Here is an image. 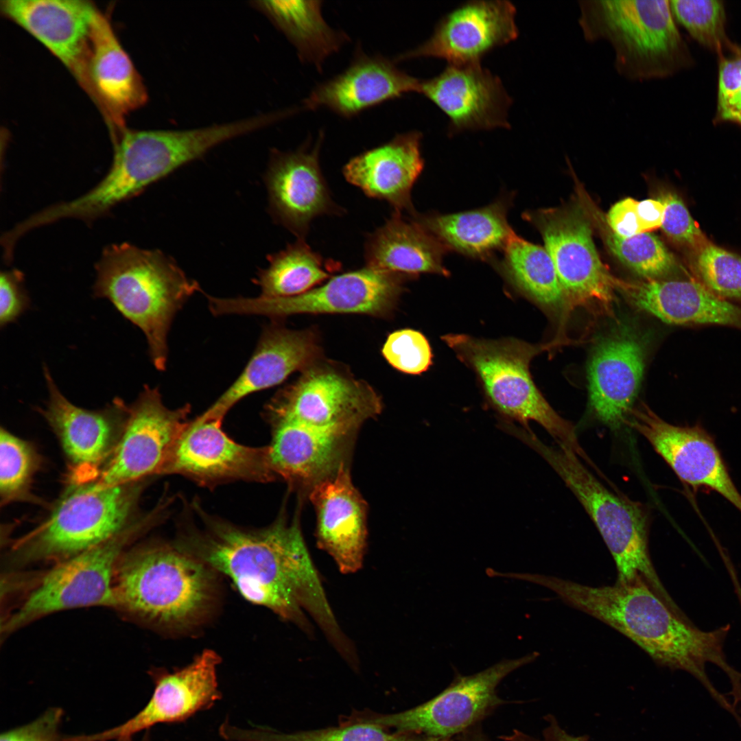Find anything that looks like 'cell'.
Instances as JSON below:
<instances>
[{
  "instance_id": "6da1fadb",
  "label": "cell",
  "mask_w": 741,
  "mask_h": 741,
  "mask_svg": "<svg viewBox=\"0 0 741 741\" xmlns=\"http://www.w3.org/2000/svg\"><path fill=\"white\" fill-rule=\"evenodd\" d=\"M204 528L193 530L178 547L228 576L248 601L265 607L311 633L306 611L327 636L340 626L304 541L296 517H279L268 527L249 530L200 514Z\"/></svg>"
},
{
  "instance_id": "603a6c76",
  "label": "cell",
  "mask_w": 741,
  "mask_h": 741,
  "mask_svg": "<svg viewBox=\"0 0 741 741\" xmlns=\"http://www.w3.org/2000/svg\"><path fill=\"white\" fill-rule=\"evenodd\" d=\"M219 663L214 651L205 650L182 669L173 672L153 670L154 689L146 705L124 723L87 735L86 740L132 737L158 723L182 721L209 708L220 698L216 677Z\"/></svg>"
},
{
  "instance_id": "f546056e",
  "label": "cell",
  "mask_w": 741,
  "mask_h": 741,
  "mask_svg": "<svg viewBox=\"0 0 741 741\" xmlns=\"http://www.w3.org/2000/svg\"><path fill=\"white\" fill-rule=\"evenodd\" d=\"M422 134L411 131L367 150L350 159L343 168L345 179L368 197L387 202L401 213L416 212L412 187L423 168Z\"/></svg>"
},
{
  "instance_id": "681fc988",
  "label": "cell",
  "mask_w": 741,
  "mask_h": 741,
  "mask_svg": "<svg viewBox=\"0 0 741 741\" xmlns=\"http://www.w3.org/2000/svg\"><path fill=\"white\" fill-rule=\"evenodd\" d=\"M637 211L639 225L643 233H650L661 227L665 205L659 199H646L637 202Z\"/></svg>"
},
{
  "instance_id": "4dcf8cb0",
  "label": "cell",
  "mask_w": 741,
  "mask_h": 741,
  "mask_svg": "<svg viewBox=\"0 0 741 741\" xmlns=\"http://www.w3.org/2000/svg\"><path fill=\"white\" fill-rule=\"evenodd\" d=\"M635 307L664 322L722 325L741 330V307L694 281H620L618 288Z\"/></svg>"
},
{
  "instance_id": "9c48e42d",
  "label": "cell",
  "mask_w": 741,
  "mask_h": 741,
  "mask_svg": "<svg viewBox=\"0 0 741 741\" xmlns=\"http://www.w3.org/2000/svg\"><path fill=\"white\" fill-rule=\"evenodd\" d=\"M193 156V143L183 131L124 130L115 140L111 166L100 182L81 196L50 205L45 218L49 224L64 219L91 223Z\"/></svg>"
},
{
  "instance_id": "52a82bcc",
  "label": "cell",
  "mask_w": 741,
  "mask_h": 741,
  "mask_svg": "<svg viewBox=\"0 0 741 741\" xmlns=\"http://www.w3.org/2000/svg\"><path fill=\"white\" fill-rule=\"evenodd\" d=\"M525 443L549 463L591 518L615 561L616 583L643 582L672 610L680 611L651 561L648 516L644 507L607 489L567 447L548 446L534 434L528 435Z\"/></svg>"
},
{
  "instance_id": "1f68e13d",
  "label": "cell",
  "mask_w": 741,
  "mask_h": 741,
  "mask_svg": "<svg viewBox=\"0 0 741 741\" xmlns=\"http://www.w3.org/2000/svg\"><path fill=\"white\" fill-rule=\"evenodd\" d=\"M447 248L414 220L394 212L369 234L364 245L366 266L403 275H448L443 264Z\"/></svg>"
},
{
  "instance_id": "9a60e30c",
  "label": "cell",
  "mask_w": 741,
  "mask_h": 741,
  "mask_svg": "<svg viewBox=\"0 0 741 741\" xmlns=\"http://www.w3.org/2000/svg\"><path fill=\"white\" fill-rule=\"evenodd\" d=\"M191 406L170 410L157 388L145 386L128 407L126 421L112 454L94 481L115 486L161 475L178 439L190 421Z\"/></svg>"
},
{
  "instance_id": "836d02e7",
  "label": "cell",
  "mask_w": 741,
  "mask_h": 741,
  "mask_svg": "<svg viewBox=\"0 0 741 741\" xmlns=\"http://www.w3.org/2000/svg\"><path fill=\"white\" fill-rule=\"evenodd\" d=\"M321 1H262L260 9L295 47L301 61L321 70L325 60L348 40L331 27L322 14Z\"/></svg>"
},
{
  "instance_id": "60d3db41",
  "label": "cell",
  "mask_w": 741,
  "mask_h": 741,
  "mask_svg": "<svg viewBox=\"0 0 741 741\" xmlns=\"http://www.w3.org/2000/svg\"><path fill=\"white\" fill-rule=\"evenodd\" d=\"M261 741H446L406 732L390 733L383 727L361 721L360 723L292 733H266Z\"/></svg>"
},
{
  "instance_id": "d590c367",
  "label": "cell",
  "mask_w": 741,
  "mask_h": 741,
  "mask_svg": "<svg viewBox=\"0 0 741 741\" xmlns=\"http://www.w3.org/2000/svg\"><path fill=\"white\" fill-rule=\"evenodd\" d=\"M268 266L254 280L261 296L285 298L304 294L331 278L335 263L325 259L305 242L298 239L285 248L268 257Z\"/></svg>"
},
{
  "instance_id": "7c38bea8",
  "label": "cell",
  "mask_w": 741,
  "mask_h": 741,
  "mask_svg": "<svg viewBox=\"0 0 741 741\" xmlns=\"http://www.w3.org/2000/svg\"><path fill=\"white\" fill-rule=\"evenodd\" d=\"M532 653L504 659L471 675L457 674L438 694L414 707L362 721L399 732L414 733L447 740L460 735L505 703L497 688L510 673L537 657Z\"/></svg>"
},
{
  "instance_id": "d4e9b609",
  "label": "cell",
  "mask_w": 741,
  "mask_h": 741,
  "mask_svg": "<svg viewBox=\"0 0 741 741\" xmlns=\"http://www.w3.org/2000/svg\"><path fill=\"white\" fill-rule=\"evenodd\" d=\"M0 10L44 45L83 85L92 26L99 11L92 2L3 0Z\"/></svg>"
},
{
  "instance_id": "ee69618b",
  "label": "cell",
  "mask_w": 741,
  "mask_h": 741,
  "mask_svg": "<svg viewBox=\"0 0 741 741\" xmlns=\"http://www.w3.org/2000/svg\"><path fill=\"white\" fill-rule=\"evenodd\" d=\"M659 199L665 205L661 228L673 241L696 247L703 244L704 237L682 200L673 193H667Z\"/></svg>"
},
{
  "instance_id": "7402d4cb",
  "label": "cell",
  "mask_w": 741,
  "mask_h": 741,
  "mask_svg": "<svg viewBox=\"0 0 741 741\" xmlns=\"http://www.w3.org/2000/svg\"><path fill=\"white\" fill-rule=\"evenodd\" d=\"M419 93L448 118V132L509 128L512 99L500 78L479 63L448 64L438 75L420 81Z\"/></svg>"
},
{
  "instance_id": "b9f144b4",
  "label": "cell",
  "mask_w": 741,
  "mask_h": 741,
  "mask_svg": "<svg viewBox=\"0 0 741 741\" xmlns=\"http://www.w3.org/2000/svg\"><path fill=\"white\" fill-rule=\"evenodd\" d=\"M381 353L393 368L406 374H421L432 364L433 354L428 340L422 333L412 329L390 333Z\"/></svg>"
},
{
  "instance_id": "cb8c5ba5",
  "label": "cell",
  "mask_w": 741,
  "mask_h": 741,
  "mask_svg": "<svg viewBox=\"0 0 741 741\" xmlns=\"http://www.w3.org/2000/svg\"><path fill=\"white\" fill-rule=\"evenodd\" d=\"M645 359L642 340L626 326L595 345L587 370L589 405L595 416L612 430L626 423L633 410Z\"/></svg>"
},
{
  "instance_id": "8fae6325",
  "label": "cell",
  "mask_w": 741,
  "mask_h": 741,
  "mask_svg": "<svg viewBox=\"0 0 741 741\" xmlns=\"http://www.w3.org/2000/svg\"><path fill=\"white\" fill-rule=\"evenodd\" d=\"M405 275L366 266L329 278L294 296L209 298L215 316L263 315L279 318L299 314H360L385 316L395 307Z\"/></svg>"
},
{
  "instance_id": "bcb514c9",
  "label": "cell",
  "mask_w": 741,
  "mask_h": 741,
  "mask_svg": "<svg viewBox=\"0 0 741 741\" xmlns=\"http://www.w3.org/2000/svg\"><path fill=\"white\" fill-rule=\"evenodd\" d=\"M24 275L17 269L1 271L0 275V325L14 322L30 307L24 287Z\"/></svg>"
},
{
  "instance_id": "ac0fdd59",
  "label": "cell",
  "mask_w": 741,
  "mask_h": 741,
  "mask_svg": "<svg viewBox=\"0 0 741 741\" xmlns=\"http://www.w3.org/2000/svg\"><path fill=\"white\" fill-rule=\"evenodd\" d=\"M626 423L646 438L683 483L715 491L741 513V493L704 428L672 425L646 405L633 408Z\"/></svg>"
},
{
  "instance_id": "f5cc1de1",
  "label": "cell",
  "mask_w": 741,
  "mask_h": 741,
  "mask_svg": "<svg viewBox=\"0 0 741 741\" xmlns=\"http://www.w3.org/2000/svg\"><path fill=\"white\" fill-rule=\"evenodd\" d=\"M740 608H741V603H740Z\"/></svg>"
},
{
  "instance_id": "3957f363",
  "label": "cell",
  "mask_w": 741,
  "mask_h": 741,
  "mask_svg": "<svg viewBox=\"0 0 741 741\" xmlns=\"http://www.w3.org/2000/svg\"><path fill=\"white\" fill-rule=\"evenodd\" d=\"M214 572L178 547L154 543L126 550L115 569L114 609L154 628L196 625L213 604Z\"/></svg>"
},
{
  "instance_id": "5bb4252c",
  "label": "cell",
  "mask_w": 741,
  "mask_h": 741,
  "mask_svg": "<svg viewBox=\"0 0 741 741\" xmlns=\"http://www.w3.org/2000/svg\"><path fill=\"white\" fill-rule=\"evenodd\" d=\"M381 408L379 396L365 381L335 368L314 364L274 397L266 406L265 416L270 423L293 421L359 429Z\"/></svg>"
},
{
  "instance_id": "ab89813d",
  "label": "cell",
  "mask_w": 741,
  "mask_h": 741,
  "mask_svg": "<svg viewBox=\"0 0 741 741\" xmlns=\"http://www.w3.org/2000/svg\"><path fill=\"white\" fill-rule=\"evenodd\" d=\"M699 282L727 301L741 300V257L711 244L701 247L696 258Z\"/></svg>"
},
{
  "instance_id": "ffe728a7",
  "label": "cell",
  "mask_w": 741,
  "mask_h": 741,
  "mask_svg": "<svg viewBox=\"0 0 741 741\" xmlns=\"http://www.w3.org/2000/svg\"><path fill=\"white\" fill-rule=\"evenodd\" d=\"M323 135L294 151L273 150L265 182L274 219L298 239H305L310 224L324 215H340L322 175L319 155Z\"/></svg>"
},
{
  "instance_id": "44dd1931",
  "label": "cell",
  "mask_w": 741,
  "mask_h": 741,
  "mask_svg": "<svg viewBox=\"0 0 741 741\" xmlns=\"http://www.w3.org/2000/svg\"><path fill=\"white\" fill-rule=\"evenodd\" d=\"M267 447L274 480H281L302 493L334 475L351 456L359 429L321 427L293 421L271 423Z\"/></svg>"
},
{
  "instance_id": "f6af8a7d",
  "label": "cell",
  "mask_w": 741,
  "mask_h": 741,
  "mask_svg": "<svg viewBox=\"0 0 741 741\" xmlns=\"http://www.w3.org/2000/svg\"><path fill=\"white\" fill-rule=\"evenodd\" d=\"M64 714L61 707L48 708L34 720L2 732L0 741H72L60 731Z\"/></svg>"
},
{
  "instance_id": "f35d334b",
  "label": "cell",
  "mask_w": 741,
  "mask_h": 741,
  "mask_svg": "<svg viewBox=\"0 0 741 741\" xmlns=\"http://www.w3.org/2000/svg\"><path fill=\"white\" fill-rule=\"evenodd\" d=\"M606 242L611 252L639 276L655 280L671 271L675 265L672 254L650 233L624 238L610 232Z\"/></svg>"
},
{
  "instance_id": "7dc6e473",
  "label": "cell",
  "mask_w": 741,
  "mask_h": 741,
  "mask_svg": "<svg viewBox=\"0 0 741 741\" xmlns=\"http://www.w3.org/2000/svg\"><path fill=\"white\" fill-rule=\"evenodd\" d=\"M637 201L626 198L616 202L609 210L607 220L613 233L627 238L642 233L637 211Z\"/></svg>"
},
{
  "instance_id": "c3c4849f",
  "label": "cell",
  "mask_w": 741,
  "mask_h": 741,
  "mask_svg": "<svg viewBox=\"0 0 741 741\" xmlns=\"http://www.w3.org/2000/svg\"><path fill=\"white\" fill-rule=\"evenodd\" d=\"M547 722L543 730L542 736L536 738L518 729L513 730L510 734L503 736L504 741H589L586 736H576L569 733L560 725L556 718L551 714L545 716Z\"/></svg>"
},
{
  "instance_id": "7a4b0ae2",
  "label": "cell",
  "mask_w": 741,
  "mask_h": 741,
  "mask_svg": "<svg viewBox=\"0 0 741 741\" xmlns=\"http://www.w3.org/2000/svg\"><path fill=\"white\" fill-rule=\"evenodd\" d=\"M519 578L550 589L565 603L608 624L657 664L687 672L723 709L729 701L711 683L706 665L720 668L733 691L741 689V673L729 663L725 652L731 624L701 630L643 582L595 587L539 574L522 573Z\"/></svg>"
},
{
  "instance_id": "5b68a950",
  "label": "cell",
  "mask_w": 741,
  "mask_h": 741,
  "mask_svg": "<svg viewBox=\"0 0 741 741\" xmlns=\"http://www.w3.org/2000/svg\"><path fill=\"white\" fill-rule=\"evenodd\" d=\"M578 24L588 42L604 40L614 67L631 81L663 79L692 65L668 0H579Z\"/></svg>"
},
{
  "instance_id": "f907efd6",
  "label": "cell",
  "mask_w": 741,
  "mask_h": 741,
  "mask_svg": "<svg viewBox=\"0 0 741 741\" xmlns=\"http://www.w3.org/2000/svg\"><path fill=\"white\" fill-rule=\"evenodd\" d=\"M458 741H493L478 726H474L460 735Z\"/></svg>"
},
{
  "instance_id": "e575fe53",
  "label": "cell",
  "mask_w": 741,
  "mask_h": 741,
  "mask_svg": "<svg viewBox=\"0 0 741 741\" xmlns=\"http://www.w3.org/2000/svg\"><path fill=\"white\" fill-rule=\"evenodd\" d=\"M504 251L503 259L495 265L515 289L545 307L565 305L554 263L545 248L515 233Z\"/></svg>"
},
{
  "instance_id": "ba28073f",
  "label": "cell",
  "mask_w": 741,
  "mask_h": 741,
  "mask_svg": "<svg viewBox=\"0 0 741 741\" xmlns=\"http://www.w3.org/2000/svg\"><path fill=\"white\" fill-rule=\"evenodd\" d=\"M444 341L475 371L487 399L501 416L519 423L541 425L556 440L586 460L575 427L550 406L537 388L530 362L541 347L513 338L486 340L467 335H447Z\"/></svg>"
},
{
  "instance_id": "e0dca14e",
  "label": "cell",
  "mask_w": 741,
  "mask_h": 741,
  "mask_svg": "<svg viewBox=\"0 0 741 741\" xmlns=\"http://www.w3.org/2000/svg\"><path fill=\"white\" fill-rule=\"evenodd\" d=\"M222 421L198 416L176 443L161 475L179 474L204 486L235 480L274 481L267 447L239 444L222 429Z\"/></svg>"
},
{
  "instance_id": "8992f818",
  "label": "cell",
  "mask_w": 741,
  "mask_h": 741,
  "mask_svg": "<svg viewBox=\"0 0 741 741\" xmlns=\"http://www.w3.org/2000/svg\"><path fill=\"white\" fill-rule=\"evenodd\" d=\"M144 483L70 484L48 516L13 543L9 565L56 564L107 541L134 519Z\"/></svg>"
},
{
  "instance_id": "74e56055",
  "label": "cell",
  "mask_w": 741,
  "mask_h": 741,
  "mask_svg": "<svg viewBox=\"0 0 741 741\" xmlns=\"http://www.w3.org/2000/svg\"><path fill=\"white\" fill-rule=\"evenodd\" d=\"M670 6L674 20L696 42L715 51L718 56L731 52L737 44L726 32V13L722 1L718 0H671Z\"/></svg>"
},
{
  "instance_id": "816d5d0a",
  "label": "cell",
  "mask_w": 741,
  "mask_h": 741,
  "mask_svg": "<svg viewBox=\"0 0 741 741\" xmlns=\"http://www.w3.org/2000/svg\"><path fill=\"white\" fill-rule=\"evenodd\" d=\"M115 741H133V740L132 739V737H121V738H117V739L115 740ZM141 741H150L149 740L148 732H147L145 734L144 737L142 738V740Z\"/></svg>"
},
{
  "instance_id": "484cf974",
  "label": "cell",
  "mask_w": 741,
  "mask_h": 741,
  "mask_svg": "<svg viewBox=\"0 0 741 741\" xmlns=\"http://www.w3.org/2000/svg\"><path fill=\"white\" fill-rule=\"evenodd\" d=\"M82 88L119 134L125 130L124 117L148 99L141 77L99 10L92 26Z\"/></svg>"
},
{
  "instance_id": "f1b7e54d",
  "label": "cell",
  "mask_w": 741,
  "mask_h": 741,
  "mask_svg": "<svg viewBox=\"0 0 741 741\" xmlns=\"http://www.w3.org/2000/svg\"><path fill=\"white\" fill-rule=\"evenodd\" d=\"M320 355L311 330H292L279 325L266 326L246 367L233 384L202 415L223 420L245 397L283 382L295 371L313 366Z\"/></svg>"
},
{
  "instance_id": "d6986e66",
  "label": "cell",
  "mask_w": 741,
  "mask_h": 741,
  "mask_svg": "<svg viewBox=\"0 0 741 741\" xmlns=\"http://www.w3.org/2000/svg\"><path fill=\"white\" fill-rule=\"evenodd\" d=\"M516 12L508 1L465 2L443 16L427 40L394 61L432 57L453 64L479 63L494 49L517 38Z\"/></svg>"
},
{
  "instance_id": "83f0119b",
  "label": "cell",
  "mask_w": 741,
  "mask_h": 741,
  "mask_svg": "<svg viewBox=\"0 0 741 741\" xmlns=\"http://www.w3.org/2000/svg\"><path fill=\"white\" fill-rule=\"evenodd\" d=\"M420 81L399 69L394 60L357 49L349 67L314 88L302 108H324L351 118L385 102L419 93Z\"/></svg>"
},
{
  "instance_id": "2e32d148",
  "label": "cell",
  "mask_w": 741,
  "mask_h": 741,
  "mask_svg": "<svg viewBox=\"0 0 741 741\" xmlns=\"http://www.w3.org/2000/svg\"><path fill=\"white\" fill-rule=\"evenodd\" d=\"M43 373L49 397L45 408L37 411L56 434L67 458L69 483L94 482L118 442L128 405L115 397L102 410L80 408L60 391L46 365Z\"/></svg>"
},
{
  "instance_id": "30bf717a",
  "label": "cell",
  "mask_w": 741,
  "mask_h": 741,
  "mask_svg": "<svg viewBox=\"0 0 741 741\" xmlns=\"http://www.w3.org/2000/svg\"><path fill=\"white\" fill-rule=\"evenodd\" d=\"M155 510L134 519L107 541L55 566L38 577L26 598L2 625V637L47 615L86 607L114 608L113 576L121 554L156 521Z\"/></svg>"
},
{
  "instance_id": "4316f807",
  "label": "cell",
  "mask_w": 741,
  "mask_h": 741,
  "mask_svg": "<svg viewBox=\"0 0 741 741\" xmlns=\"http://www.w3.org/2000/svg\"><path fill=\"white\" fill-rule=\"evenodd\" d=\"M308 495L316 513L318 547L333 558L342 573L356 572L366 548L367 504L352 482L348 464Z\"/></svg>"
},
{
  "instance_id": "4fadbf2b",
  "label": "cell",
  "mask_w": 741,
  "mask_h": 741,
  "mask_svg": "<svg viewBox=\"0 0 741 741\" xmlns=\"http://www.w3.org/2000/svg\"><path fill=\"white\" fill-rule=\"evenodd\" d=\"M523 217L541 233L569 307H610L620 280L600 260L587 215L578 206L526 211Z\"/></svg>"
},
{
  "instance_id": "8d00e7d4",
  "label": "cell",
  "mask_w": 741,
  "mask_h": 741,
  "mask_svg": "<svg viewBox=\"0 0 741 741\" xmlns=\"http://www.w3.org/2000/svg\"><path fill=\"white\" fill-rule=\"evenodd\" d=\"M42 459L34 445L3 427L0 432L1 505L15 502H39L31 492Z\"/></svg>"
},
{
  "instance_id": "d6a6232c",
  "label": "cell",
  "mask_w": 741,
  "mask_h": 741,
  "mask_svg": "<svg viewBox=\"0 0 741 741\" xmlns=\"http://www.w3.org/2000/svg\"><path fill=\"white\" fill-rule=\"evenodd\" d=\"M510 196L483 208L452 214H418L412 219L437 238L447 250L473 258L489 259L503 250L515 234L507 221Z\"/></svg>"
},
{
  "instance_id": "7bdbcfd3",
  "label": "cell",
  "mask_w": 741,
  "mask_h": 741,
  "mask_svg": "<svg viewBox=\"0 0 741 741\" xmlns=\"http://www.w3.org/2000/svg\"><path fill=\"white\" fill-rule=\"evenodd\" d=\"M718 86L714 123L741 126V46L718 56Z\"/></svg>"
},
{
  "instance_id": "277c9868",
  "label": "cell",
  "mask_w": 741,
  "mask_h": 741,
  "mask_svg": "<svg viewBox=\"0 0 741 741\" xmlns=\"http://www.w3.org/2000/svg\"><path fill=\"white\" fill-rule=\"evenodd\" d=\"M95 268L94 296L110 301L143 332L152 362L165 370L172 320L198 283L161 250L126 242L106 246Z\"/></svg>"
}]
</instances>
